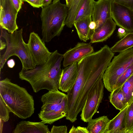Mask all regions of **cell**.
Here are the masks:
<instances>
[{"instance_id":"f1b7e54d","label":"cell","mask_w":133,"mask_h":133,"mask_svg":"<svg viewBox=\"0 0 133 133\" xmlns=\"http://www.w3.org/2000/svg\"><path fill=\"white\" fill-rule=\"evenodd\" d=\"M69 133H89L87 128L78 126L75 127L73 125L70 130Z\"/></svg>"},{"instance_id":"f546056e","label":"cell","mask_w":133,"mask_h":133,"mask_svg":"<svg viewBox=\"0 0 133 133\" xmlns=\"http://www.w3.org/2000/svg\"><path fill=\"white\" fill-rule=\"evenodd\" d=\"M25 2L28 3L34 8L43 7V0H26Z\"/></svg>"},{"instance_id":"7402d4cb","label":"cell","mask_w":133,"mask_h":133,"mask_svg":"<svg viewBox=\"0 0 133 133\" xmlns=\"http://www.w3.org/2000/svg\"><path fill=\"white\" fill-rule=\"evenodd\" d=\"M133 47V32H128L110 48L113 52H121Z\"/></svg>"},{"instance_id":"44dd1931","label":"cell","mask_w":133,"mask_h":133,"mask_svg":"<svg viewBox=\"0 0 133 133\" xmlns=\"http://www.w3.org/2000/svg\"><path fill=\"white\" fill-rule=\"evenodd\" d=\"M121 86L115 89L111 92L109 97L111 103L116 109L120 111L128 105Z\"/></svg>"},{"instance_id":"83f0119b","label":"cell","mask_w":133,"mask_h":133,"mask_svg":"<svg viewBox=\"0 0 133 133\" xmlns=\"http://www.w3.org/2000/svg\"><path fill=\"white\" fill-rule=\"evenodd\" d=\"M67 128L66 125L56 126L53 125L50 132L51 133H67Z\"/></svg>"},{"instance_id":"e575fe53","label":"cell","mask_w":133,"mask_h":133,"mask_svg":"<svg viewBox=\"0 0 133 133\" xmlns=\"http://www.w3.org/2000/svg\"><path fill=\"white\" fill-rule=\"evenodd\" d=\"M8 66L10 68H12L15 65V62L13 59L9 60L7 62Z\"/></svg>"},{"instance_id":"74e56055","label":"cell","mask_w":133,"mask_h":133,"mask_svg":"<svg viewBox=\"0 0 133 133\" xmlns=\"http://www.w3.org/2000/svg\"><path fill=\"white\" fill-rule=\"evenodd\" d=\"M66 2V5L68 7L70 4L72 0H65Z\"/></svg>"},{"instance_id":"ffe728a7","label":"cell","mask_w":133,"mask_h":133,"mask_svg":"<svg viewBox=\"0 0 133 133\" xmlns=\"http://www.w3.org/2000/svg\"><path fill=\"white\" fill-rule=\"evenodd\" d=\"M94 0H81L77 9L74 23L88 16H91Z\"/></svg>"},{"instance_id":"6da1fadb","label":"cell","mask_w":133,"mask_h":133,"mask_svg":"<svg viewBox=\"0 0 133 133\" xmlns=\"http://www.w3.org/2000/svg\"><path fill=\"white\" fill-rule=\"evenodd\" d=\"M114 53L104 46L77 62V76L67 92L68 112L66 119L73 123L81 111L90 91L102 79L104 74Z\"/></svg>"},{"instance_id":"277c9868","label":"cell","mask_w":133,"mask_h":133,"mask_svg":"<svg viewBox=\"0 0 133 133\" xmlns=\"http://www.w3.org/2000/svg\"><path fill=\"white\" fill-rule=\"evenodd\" d=\"M68 10L66 4L60 1L42 8L40 16L43 41L48 43L60 35L65 25Z\"/></svg>"},{"instance_id":"7a4b0ae2","label":"cell","mask_w":133,"mask_h":133,"mask_svg":"<svg viewBox=\"0 0 133 133\" xmlns=\"http://www.w3.org/2000/svg\"><path fill=\"white\" fill-rule=\"evenodd\" d=\"M63 59V55L56 50L51 52L45 63L36 65L33 69H22L19 74V78L28 82L36 93L42 89L58 90Z\"/></svg>"},{"instance_id":"4dcf8cb0","label":"cell","mask_w":133,"mask_h":133,"mask_svg":"<svg viewBox=\"0 0 133 133\" xmlns=\"http://www.w3.org/2000/svg\"><path fill=\"white\" fill-rule=\"evenodd\" d=\"M116 2L133 10V0H114Z\"/></svg>"},{"instance_id":"836d02e7","label":"cell","mask_w":133,"mask_h":133,"mask_svg":"<svg viewBox=\"0 0 133 133\" xmlns=\"http://www.w3.org/2000/svg\"><path fill=\"white\" fill-rule=\"evenodd\" d=\"M89 28L91 31V35L94 32L96 27V24L95 22L92 20L90 22L89 24Z\"/></svg>"},{"instance_id":"ac0fdd59","label":"cell","mask_w":133,"mask_h":133,"mask_svg":"<svg viewBox=\"0 0 133 133\" xmlns=\"http://www.w3.org/2000/svg\"><path fill=\"white\" fill-rule=\"evenodd\" d=\"M92 21L91 16H88L74 23V25L81 41L86 42L90 39L91 34L89 26Z\"/></svg>"},{"instance_id":"d590c367","label":"cell","mask_w":133,"mask_h":133,"mask_svg":"<svg viewBox=\"0 0 133 133\" xmlns=\"http://www.w3.org/2000/svg\"><path fill=\"white\" fill-rule=\"evenodd\" d=\"M0 49L1 51L4 49L6 46V43L5 42H3L1 38L0 43Z\"/></svg>"},{"instance_id":"8d00e7d4","label":"cell","mask_w":133,"mask_h":133,"mask_svg":"<svg viewBox=\"0 0 133 133\" xmlns=\"http://www.w3.org/2000/svg\"><path fill=\"white\" fill-rule=\"evenodd\" d=\"M52 0H43V7L47 6L50 4Z\"/></svg>"},{"instance_id":"ba28073f","label":"cell","mask_w":133,"mask_h":133,"mask_svg":"<svg viewBox=\"0 0 133 133\" xmlns=\"http://www.w3.org/2000/svg\"><path fill=\"white\" fill-rule=\"evenodd\" d=\"M104 86L102 79L89 92L80 115L81 120L84 122H88L97 112L103 96Z\"/></svg>"},{"instance_id":"30bf717a","label":"cell","mask_w":133,"mask_h":133,"mask_svg":"<svg viewBox=\"0 0 133 133\" xmlns=\"http://www.w3.org/2000/svg\"><path fill=\"white\" fill-rule=\"evenodd\" d=\"M44 42L37 33L34 32L30 33L27 44L36 65L45 63L51 53L46 46Z\"/></svg>"},{"instance_id":"d4e9b609","label":"cell","mask_w":133,"mask_h":133,"mask_svg":"<svg viewBox=\"0 0 133 133\" xmlns=\"http://www.w3.org/2000/svg\"><path fill=\"white\" fill-rule=\"evenodd\" d=\"M126 123V133H130L133 130V99L128 105Z\"/></svg>"},{"instance_id":"e0dca14e","label":"cell","mask_w":133,"mask_h":133,"mask_svg":"<svg viewBox=\"0 0 133 133\" xmlns=\"http://www.w3.org/2000/svg\"><path fill=\"white\" fill-rule=\"evenodd\" d=\"M128 105L109 123L105 133H126V119Z\"/></svg>"},{"instance_id":"52a82bcc","label":"cell","mask_w":133,"mask_h":133,"mask_svg":"<svg viewBox=\"0 0 133 133\" xmlns=\"http://www.w3.org/2000/svg\"><path fill=\"white\" fill-rule=\"evenodd\" d=\"M133 63V48L119 52L115 56L106 69L102 80L106 89L111 92L117 81Z\"/></svg>"},{"instance_id":"5b68a950","label":"cell","mask_w":133,"mask_h":133,"mask_svg":"<svg viewBox=\"0 0 133 133\" xmlns=\"http://www.w3.org/2000/svg\"><path fill=\"white\" fill-rule=\"evenodd\" d=\"M0 37L4 38L6 43V48L4 53L0 55V70L7 59L11 56H16L22 63V69L34 68L36 65L31 54L27 43L24 41L22 36L23 29L16 30L12 33H8L6 30L0 27Z\"/></svg>"},{"instance_id":"4316f807","label":"cell","mask_w":133,"mask_h":133,"mask_svg":"<svg viewBox=\"0 0 133 133\" xmlns=\"http://www.w3.org/2000/svg\"><path fill=\"white\" fill-rule=\"evenodd\" d=\"M10 111L2 98L0 97V118L2 121L6 122L9 118Z\"/></svg>"},{"instance_id":"2e32d148","label":"cell","mask_w":133,"mask_h":133,"mask_svg":"<svg viewBox=\"0 0 133 133\" xmlns=\"http://www.w3.org/2000/svg\"><path fill=\"white\" fill-rule=\"evenodd\" d=\"M116 25L111 17L109 18L102 26L92 35L90 39L91 43L102 42L107 40L113 34Z\"/></svg>"},{"instance_id":"d6a6232c","label":"cell","mask_w":133,"mask_h":133,"mask_svg":"<svg viewBox=\"0 0 133 133\" xmlns=\"http://www.w3.org/2000/svg\"><path fill=\"white\" fill-rule=\"evenodd\" d=\"M128 33L125 29L120 27L118 30L117 36L119 38L122 39L125 37Z\"/></svg>"},{"instance_id":"d6986e66","label":"cell","mask_w":133,"mask_h":133,"mask_svg":"<svg viewBox=\"0 0 133 133\" xmlns=\"http://www.w3.org/2000/svg\"><path fill=\"white\" fill-rule=\"evenodd\" d=\"M110 121L105 116L92 119L88 122L87 129L89 133H105Z\"/></svg>"},{"instance_id":"ab89813d","label":"cell","mask_w":133,"mask_h":133,"mask_svg":"<svg viewBox=\"0 0 133 133\" xmlns=\"http://www.w3.org/2000/svg\"><path fill=\"white\" fill-rule=\"evenodd\" d=\"M60 0H53V3H56L58 1H59Z\"/></svg>"},{"instance_id":"7bdbcfd3","label":"cell","mask_w":133,"mask_h":133,"mask_svg":"<svg viewBox=\"0 0 133 133\" xmlns=\"http://www.w3.org/2000/svg\"><path fill=\"white\" fill-rule=\"evenodd\" d=\"M110 0L112 1V0Z\"/></svg>"},{"instance_id":"b9f144b4","label":"cell","mask_w":133,"mask_h":133,"mask_svg":"<svg viewBox=\"0 0 133 133\" xmlns=\"http://www.w3.org/2000/svg\"><path fill=\"white\" fill-rule=\"evenodd\" d=\"M26 0H22L23 2H25Z\"/></svg>"},{"instance_id":"8992f818","label":"cell","mask_w":133,"mask_h":133,"mask_svg":"<svg viewBox=\"0 0 133 133\" xmlns=\"http://www.w3.org/2000/svg\"><path fill=\"white\" fill-rule=\"evenodd\" d=\"M41 100L43 105L38 116L45 124H51L66 116L68 112L66 94L58 90H53L43 95Z\"/></svg>"},{"instance_id":"5bb4252c","label":"cell","mask_w":133,"mask_h":133,"mask_svg":"<svg viewBox=\"0 0 133 133\" xmlns=\"http://www.w3.org/2000/svg\"><path fill=\"white\" fill-rule=\"evenodd\" d=\"M77 62L62 69L59 85V89L67 92L75 83L77 76Z\"/></svg>"},{"instance_id":"9a60e30c","label":"cell","mask_w":133,"mask_h":133,"mask_svg":"<svg viewBox=\"0 0 133 133\" xmlns=\"http://www.w3.org/2000/svg\"><path fill=\"white\" fill-rule=\"evenodd\" d=\"M42 121L34 122L22 121L18 123L13 132L14 133H50L48 125Z\"/></svg>"},{"instance_id":"cb8c5ba5","label":"cell","mask_w":133,"mask_h":133,"mask_svg":"<svg viewBox=\"0 0 133 133\" xmlns=\"http://www.w3.org/2000/svg\"><path fill=\"white\" fill-rule=\"evenodd\" d=\"M121 87L127 104L128 105L133 99V74Z\"/></svg>"},{"instance_id":"60d3db41","label":"cell","mask_w":133,"mask_h":133,"mask_svg":"<svg viewBox=\"0 0 133 133\" xmlns=\"http://www.w3.org/2000/svg\"><path fill=\"white\" fill-rule=\"evenodd\" d=\"M130 133H133V130H132L130 132Z\"/></svg>"},{"instance_id":"1f68e13d","label":"cell","mask_w":133,"mask_h":133,"mask_svg":"<svg viewBox=\"0 0 133 133\" xmlns=\"http://www.w3.org/2000/svg\"><path fill=\"white\" fill-rule=\"evenodd\" d=\"M13 5L18 12L21 8L23 1L22 0H11Z\"/></svg>"},{"instance_id":"f35d334b","label":"cell","mask_w":133,"mask_h":133,"mask_svg":"<svg viewBox=\"0 0 133 133\" xmlns=\"http://www.w3.org/2000/svg\"><path fill=\"white\" fill-rule=\"evenodd\" d=\"M5 0H0V8L2 6Z\"/></svg>"},{"instance_id":"7c38bea8","label":"cell","mask_w":133,"mask_h":133,"mask_svg":"<svg viewBox=\"0 0 133 133\" xmlns=\"http://www.w3.org/2000/svg\"><path fill=\"white\" fill-rule=\"evenodd\" d=\"M94 52L93 47L89 43L78 42L63 54V65L64 67L77 62L85 56Z\"/></svg>"},{"instance_id":"4fadbf2b","label":"cell","mask_w":133,"mask_h":133,"mask_svg":"<svg viewBox=\"0 0 133 133\" xmlns=\"http://www.w3.org/2000/svg\"><path fill=\"white\" fill-rule=\"evenodd\" d=\"M110 0L94 1L91 16L92 20L96 24L94 32L99 29L111 17V2Z\"/></svg>"},{"instance_id":"3957f363","label":"cell","mask_w":133,"mask_h":133,"mask_svg":"<svg viewBox=\"0 0 133 133\" xmlns=\"http://www.w3.org/2000/svg\"><path fill=\"white\" fill-rule=\"evenodd\" d=\"M0 94L10 112L20 118L26 119L34 114L33 97L25 88L11 82L7 78L0 81Z\"/></svg>"},{"instance_id":"484cf974","label":"cell","mask_w":133,"mask_h":133,"mask_svg":"<svg viewBox=\"0 0 133 133\" xmlns=\"http://www.w3.org/2000/svg\"><path fill=\"white\" fill-rule=\"evenodd\" d=\"M133 74V63L118 78L115 85L114 90L121 86Z\"/></svg>"},{"instance_id":"603a6c76","label":"cell","mask_w":133,"mask_h":133,"mask_svg":"<svg viewBox=\"0 0 133 133\" xmlns=\"http://www.w3.org/2000/svg\"><path fill=\"white\" fill-rule=\"evenodd\" d=\"M81 0H72L68 7V13L65 22L68 27L71 28L74 25L75 15Z\"/></svg>"},{"instance_id":"9c48e42d","label":"cell","mask_w":133,"mask_h":133,"mask_svg":"<svg viewBox=\"0 0 133 133\" xmlns=\"http://www.w3.org/2000/svg\"><path fill=\"white\" fill-rule=\"evenodd\" d=\"M111 17L116 25L128 32H133V10L112 0Z\"/></svg>"},{"instance_id":"8fae6325","label":"cell","mask_w":133,"mask_h":133,"mask_svg":"<svg viewBox=\"0 0 133 133\" xmlns=\"http://www.w3.org/2000/svg\"><path fill=\"white\" fill-rule=\"evenodd\" d=\"M18 12L11 0H5L1 8L0 27L10 33L17 30L18 27L16 21Z\"/></svg>"}]
</instances>
